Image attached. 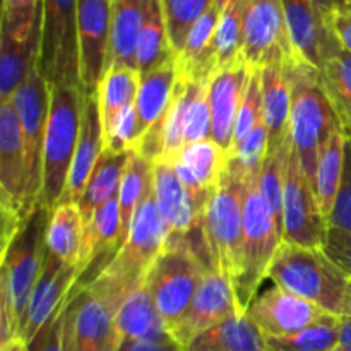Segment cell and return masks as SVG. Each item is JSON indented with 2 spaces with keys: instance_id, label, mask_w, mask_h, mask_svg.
<instances>
[{
  "instance_id": "6da1fadb",
  "label": "cell",
  "mask_w": 351,
  "mask_h": 351,
  "mask_svg": "<svg viewBox=\"0 0 351 351\" xmlns=\"http://www.w3.org/2000/svg\"><path fill=\"white\" fill-rule=\"evenodd\" d=\"M51 211L38 208L16 239L2 252L0 267V345L21 336L31 295L47 252V228Z\"/></svg>"
},
{
  "instance_id": "7a4b0ae2",
  "label": "cell",
  "mask_w": 351,
  "mask_h": 351,
  "mask_svg": "<svg viewBox=\"0 0 351 351\" xmlns=\"http://www.w3.org/2000/svg\"><path fill=\"white\" fill-rule=\"evenodd\" d=\"M267 280L319 305L328 314L345 315L351 280L329 259L322 247L281 242Z\"/></svg>"
},
{
  "instance_id": "3957f363",
  "label": "cell",
  "mask_w": 351,
  "mask_h": 351,
  "mask_svg": "<svg viewBox=\"0 0 351 351\" xmlns=\"http://www.w3.org/2000/svg\"><path fill=\"white\" fill-rule=\"evenodd\" d=\"M291 71L290 139L300 158L302 168L314 189L319 153L332 130L339 129L338 115L322 88L315 67L304 60H293Z\"/></svg>"
},
{
  "instance_id": "277c9868",
  "label": "cell",
  "mask_w": 351,
  "mask_h": 351,
  "mask_svg": "<svg viewBox=\"0 0 351 351\" xmlns=\"http://www.w3.org/2000/svg\"><path fill=\"white\" fill-rule=\"evenodd\" d=\"M50 95L43 143L40 208L55 209L65 194L81 132L84 91L79 86H55Z\"/></svg>"
},
{
  "instance_id": "5b68a950",
  "label": "cell",
  "mask_w": 351,
  "mask_h": 351,
  "mask_svg": "<svg viewBox=\"0 0 351 351\" xmlns=\"http://www.w3.org/2000/svg\"><path fill=\"white\" fill-rule=\"evenodd\" d=\"M259 173L247 178L242 247L239 269L232 283L237 305L242 314H245L249 305L257 297L264 280H267L271 263L283 242L280 225L261 195Z\"/></svg>"
},
{
  "instance_id": "8992f818",
  "label": "cell",
  "mask_w": 351,
  "mask_h": 351,
  "mask_svg": "<svg viewBox=\"0 0 351 351\" xmlns=\"http://www.w3.org/2000/svg\"><path fill=\"white\" fill-rule=\"evenodd\" d=\"M168 240L170 228L158 208L156 197L151 189L134 213L129 237L123 247L105 273L93 283L127 297L146 280L154 261L167 249Z\"/></svg>"
},
{
  "instance_id": "52a82bcc",
  "label": "cell",
  "mask_w": 351,
  "mask_h": 351,
  "mask_svg": "<svg viewBox=\"0 0 351 351\" xmlns=\"http://www.w3.org/2000/svg\"><path fill=\"white\" fill-rule=\"evenodd\" d=\"M38 209L31 195V178L19 117L12 99L0 101V215L2 252L7 250L29 216Z\"/></svg>"
},
{
  "instance_id": "ba28073f",
  "label": "cell",
  "mask_w": 351,
  "mask_h": 351,
  "mask_svg": "<svg viewBox=\"0 0 351 351\" xmlns=\"http://www.w3.org/2000/svg\"><path fill=\"white\" fill-rule=\"evenodd\" d=\"M245 191L247 177L226 167L202 213V237L209 266L230 283H233L239 269Z\"/></svg>"
},
{
  "instance_id": "9c48e42d",
  "label": "cell",
  "mask_w": 351,
  "mask_h": 351,
  "mask_svg": "<svg viewBox=\"0 0 351 351\" xmlns=\"http://www.w3.org/2000/svg\"><path fill=\"white\" fill-rule=\"evenodd\" d=\"M209 267L208 261L185 242L167 245L151 266L146 285L170 332L191 307Z\"/></svg>"
},
{
  "instance_id": "30bf717a",
  "label": "cell",
  "mask_w": 351,
  "mask_h": 351,
  "mask_svg": "<svg viewBox=\"0 0 351 351\" xmlns=\"http://www.w3.org/2000/svg\"><path fill=\"white\" fill-rule=\"evenodd\" d=\"M79 0L41 2L40 71L50 88L81 86L77 36Z\"/></svg>"
},
{
  "instance_id": "8fae6325",
  "label": "cell",
  "mask_w": 351,
  "mask_h": 351,
  "mask_svg": "<svg viewBox=\"0 0 351 351\" xmlns=\"http://www.w3.org/2000/svg\"><path fill=\"white\" fill-rule=\"evenodd\" d=\"M125 297L91 283L84 290H72L67 305L69 336L72 351H119L122 345L117 312Z\"/></svg>"
},
{
  "instance_id": "7c38bea8",
  "label": "cell",
  "mask_w": 351,
  "mask_h": 351,
  "mask_svg": "<svg viewBox=\"0 0 351 351\" xmlns=\"http://www.w3.org/2000/svg\"><path fill=\"white\" fill-rule=\"evenodd\" d=\"M281 240L302 247H322L328 233V221L319 209L314 189L302 168L293 144L285 161L283 218Z\"/></svg>"
},
{
  "instance_id": "4fadbf2b",
  "label": "cell",
  "mask_w": 351,
  "mask_h": 351,
  "mask_svg": "<svg viewBox=\"0 0 351 351\" xmlns=\"http://www.w3.org/2000/svg\"><path fill=\"white\" fill-rule=\"evenodd\" d=\"M51 89L45 75L41 74L40 64L31 69L23 84L14 93L12 103L19 117L23 130L24 147H26L27 168L31 178V195L40 208L41 195V171H43V143L47 132L48 113H50Z\"/></svg>"
},
{
  "instance_id": "5bb4252c",
  "label": "cell",
  "mask_w": 351,
  "mask_h": 351,
  "mask_svg": "<svg viewBox=\"0 0 351 351\" xmlns=\"http://www.w3.org/2000/svg\"><path fill=\"white\" fill-rule=\"evenodd\" d=\"M274 58H298L288 33L283 3L281 0H245L242 60L250 69H261Z\"/></svg>"
},
{
  "instance_id": "9a60e30c",
  "label": "cell",
  "mask_w": 351,
  "mask_h": 351,
  "mask_svg": "<svg viewBox=\"0 0 351 351\" xmlns=\"http://www.w3.org/2000/svg\"><path fill=\"white\" fill-rule=\"evenodd\" d=\"M41 9L34 16L9 19L0 26V101L12 99L26 75L40 64Z\"/></svg>"
},
{
  "instance_id": "2e32d148",
  "label": "cell",
  "mask_w": 351,
  "mask_h": 351,
  "mask_svg": "<svg viewBox=\"0 0 351 351\" xmlns=\"http://www.w3.org/2000/svg\"><path fill=\"white\" fill-rule=\"evenodd\" d=\"M81 274V267L62 263L47 249L41 274L38 278L33 295H31L29 307H27L26 319H24L23 331H21V338L27 345H33L38 336L67 305L72 295V288L77 283Z\"/></svg>"
},
{
  "instance_id": "e0dca14e",
  "label": "cell",
  "mask_w": 351,
  "mask_h": 351,
  "mask_svg": "<svg viewBox=\"0 0 351 351\" xmlns=\"http://www.w3.org/2000/svg\"><path fill=\"white\" fill-rule=\"evenodd\" d=\"M77 36L81 86L84 96H91L110 67L112 0H79Z\"/></svg>"
},
{
  "instance_id": "ac0fdd59",
  "label": "cell",
  "mask_w": 351,
  "mask_h": 351,
  "mask_svg": "<svg viewBox=\"0 0 351 351\" xmlns=\"http://www.w3.org/2000/svg\"><path fill=\"white\" fill-rule=\"evenodd\" d=\"M266 338L297 335L328 312L278 285L259 291L245 312Z\"/></svg>"
},
{
  "instance_id": "d6986e66",
  "label": "cell",
  "mask_w": 351,
  "mask_h": 351,
  "mask_svg": "<svg viewBox=\"0 0 351 351\" xmlns=\"http://www.w3.org/2000/svg\"><path fill=\"white\" fill-rule=\"evenodd\" d=\"M239 312L232 283L218 271L209 267L202 276L191 307L170 335L180 345L187 346L195 336Z\"/></svg>"
},
{
  "instance_id": "ffe728a7",
  "label": "cell",
  "mask_w": 351,
  "mask_h": 351,
  "mask_svg": "<svg viewBox=\"0 0 351 351\" xmlns=\"http://www.w3.org/2000/svg\"><path fill=\"white\" fill-rule=\"evenodd\" d=\"M165 160L171 161L182 184L204 206L228 167V153L213 139L184 144Z\"/></svg>"
},
{
  "instance_id": "44dd1931",
  "label": "cell",
  "mask_w": 351,
  "mask_h": 351,
  "mask_svg": "<svg viewBox=\"0 0 351 351\" xmlns=\"http://www.w3.org/2000/svg\"><path fill=\"white\" fill-rule=\"evenodd\" d=\"M250 67L243 60L216 71L209 79L213 137L228 153Z\"/></svg>"
},
{
  "instance_id": "7402d4cb",
  "label": "cell",
  "mask_w": 351,
  "mask_h": 351,
  "mask_svg": "<svg viewBox=\"0 0 351 351\" xmlns=\"http://www.w3.org/2000/svg\"><path fill=\"white\" fill-rule=\"evenodd\" d=\"M297 58H274L261 67L263 77V122L269 137V153L281 149L290 136L291 62Z\"/></svg>"
},
{
  "instance_id": "603a6c76",
  "label": "cell",
  "mask_w": 351,
  "mask_h": 351,
  "mask_svg": "<svg viewBox=\"0 0 351 351\" xmlns=\"http://www.w3.org/2000/svg\"><path fill=\"white\" fill-rule=\"evenodd\" d=\"M103 151H105V132H103L98 96H86L77 147H75L74 161L69 173L67 189L60 202H77L79 204Z\"/></svg>"
},
{
  "instance_id": "cb8c5ba5",
  "label": "cell",
  "mask_w": 351,
  "mask_h": 351,
  "mask_svg": "<svg viewBox=\"0 0 351 351\" xmlns=\"http://www.w3.org/2000/svg\"><path fill=\"white\" fill-rule=\"evenodd\" d=\"M281 3L295 53L319 71L322 51L331 36L328 21L312 0H281Z\"/></svg>"
},
{
  "instance_id": "d4e9b609",
  "label": "cell",
  "mask_w": 351,
  "mask_h": 351,
  "mask_svg": "<svg viewBox=\"0 0 351 351\" xmlns=\"http://www.w3.org/2000/svg\"><path fill=\"white\" fill-rule=\"evenodd\" d=\"M319 75L339 123L346 132H351V53L343 47L332 29L322 51Z\"/></svg>"
},
{
  "instance_id": "484cf974",
  "label": "cell",
  "mask_w": 351,
  "mask_h": 351,
  "mask_svg": "<svg viewBox=\"0 0 351 351\" xmlns=\"http://www.w3.org/2000/svg\"><path fill=\"white\" fill-rule=\"evenodd\" d=\"M185 351H267V338L247 314H233L195 336Z\"/></svg>"
},
{
  "instance_id": "4316f807",
  "label": "cell",
  "mask_w": 351,
  "mask_h": 351,
  "mask_svg": "<svg viewBox=\"0 0 351 351\" xmlns=\"http://www.w3.org/2000/svg\"><path fill=\"white\" fill-rule=\"evenodd\" d=\"M177 77V58L167 62L154 71L141 74V86L136 98L139 143L167 113L173 98Z\"/></svg>"
},
{
  "instance_id": "83f0119b",
  "label": "cell",
  "mask_w": 351,
  "mask_h": 351,
  "mask_svg": "<svg viewBox=\"0 0 351 351\" xmlns=\"http://www.w3.org/2000/svg\"><path fill=\"white\" fill-rule=\"evenodd\" d=\"M117 328L122 341L153 339L170 335L146 280L127 295L117 312Z\"/></svg>"
},
{
  "instance_id": "f1b7e54d",
  "label": "cell",
  "mask_w": 351,
  "mask_h": 351,
  "mask_svg": "<svg viewBox=\"0 0 351 351\" xmlns=\"http://www.w3.org/2000/svg\"><path fill=\"white\" fill-rule=\"evenodd\" d=\"M82 247L84 218L81 208L77 202H60L51 209L47 228V249L62 263L81 267Z\"/></svg>"
},
{
  "instance_id": "f546056e",
  "label": "cell",
  "mask_w": 351,
  "mask_h": 351,
  "mask_svg": "<svg viewBox=\"0 0 351 351\" xmlns=\"http://www.w3.org/2000/svg\"><path fill=\"white\" fill-rule=\"evenodd\" d=\"M147 0H112L110 65L137 69L136 53Z\"/></svg>"
},
{
  "instance_id": "4dcf8cb0",
  "label": "cell",
  "mask_w": 351,
  "mask_h": 351,
  "mask_svg": "<svg viewBox=\"0 0 351 351\" xmlns=\"http://www.w3.org/2000/svg\"><path fill=\"white\" fill-rule=\"evenodd\" d=\"M346 130L343 127L332 130L331 136L322 144L315 170L314 194L317 199L319 209L328 221L335 208L339 187L345 170V153H346Z\"/></svg>"
},
{
  "instance_id": "1f68e13d",
  "label": "cell",
  "mask_w": 351,
  "mask_h": 351,
  "mask_svg": "<svg viewBox=\"0 0 351 351\" xmlns=\"http://www.w3.org/2000/svg\"><path fill=\"white\" fill-rule=\"evenodd\" d=\"M139 86L141 74L137 69H130L127 65L119 64L110 65L106 74L103 75L101 82H99L98 91H96L105 137L115 125L117 119L122 115L123 110L136 103Z\"/></svg>"
},
{
  "instance_id": "d6a6232c",
  "label": "cell",
  "mask_w": 351,
  "mask_h": 351,
  "mask_svg": "<svg viewBox=\"0 0 351 351\" xmlns=\"http://www.w3.org/2000/svg\"><path fill=\"white\" fill-rule=\"evenodd\" d=\"M173 48L168 38L167 21H165L163 7L160 0H147L144 12L143 27H141L139 41H137V71L139 74L154 71L167 62L175 60Z\"/></svg>"
},
{
  "instance_id": "836d02e7",
  "label": "cell",
  "mask_w": 351,
  "mask_h": 351,
  "mask_svg": "<svg viewBox=\"0 0 351 351\" xmlns=\"http://www.w3.org/2000/svg\"><path fill=\"white\" fill-rule=\"evenodd\" d=\"M130 153H112L108 149L103 151L101 158L98 160L91 178H89L84 195L79 201L84 225L91 219L96 209L101 208L105 202H108L115 195H119V189L122 184L123 173H125L127 163H129Z\"/></svg>"
},
{
  "instance_id": "e575fe53",
  "label": "cell",
  "mask_w": 351,
  "mask_h": 351,
  "mask_svg": "<svg viewBox=\"0 0 351 351\" xmlns=\"http://www.w3.org/2000/svg\"><path fill=\"white\" fill-rule=\"evenodd\" d=\"M243 14H245V0H233L221 10L211 43V60L215 72L242 60Z\"/></svg>"
},
{
  "instance_id": "d590c367",
  "label": "cell",
  "mask_w": 351,
  "mask_h": 351,
  "mask_svg": "<svg viewBox=\"0 0 351 351\" xmlns=\"http://www.w3.org/2000/svg\"><path fill=\"white\" fill-rule=\"evenodd\" d=\"M153 189V163L132 151L119 189L120 221H122V247L129 237L134 213Z\"/></svg>"
},
{
  "instance_id": "8d00e7d4",
  "label": "cell",
  "mask_w": 351,
  "mask_h": 351,
  "mask_svg": "<svg viewBox=\"0 0 351 351\" xmlns=\"http://www.w3.org/2000/svg\"><path fill=\"white\" fill-rule=\"evenodd\" d=\"M341 317L324 314L297 335L267 338V351H335L339 346Z\"/></svg>"
},
{
  "instance_id": "74e56055",
  "label": "cell",
  "mask_w": 351,
  "mask_h": 351,
  "mask_svg": "<svg viewBox=\"0 0 351 351\" xmlns=\"http://www.w3.org/2000/svg\"><path fill=\"white\" fill-rule=\"evenodd\" d=\"M167 21L168 38L175 55H180L189 31L213 7L215 0H160Z\"/></svg>"
},
{
  "instance_id": "f35d334b",
  "label": "cell",
  "mask_w": 351,
  "mask_h": 351,
  "mask_svg": "<svg viewBox=\"0 0 351 351\" xmlns=\"http://www.w3.org/2000/svg\"><path fill=\"white\" fill-rule=\"evenodd\" d=\"M290 147L291 139L290 136H288V139L285 141V144L281 146L280 151L267 154L266 161H264L259 173L261 195L264 197L267 208L271 209V213H273L274 219H276L281 230H283V226H281V218H283L285 161H287L288 153H290Z\"/></svg>"
},
{
  "instance_id": "ab89813d",
  "label": "cell",
  "mask_w": 351,
  "mask_h": 351,
  "mask_svg": "<svg viewBox=\"0 0 351 351\" xmlns=\"http://www.w3.org/2000/svg\"><path fill=\"white\" fill-rule=\"evenodd\" d=\"M261 122H263V77H261V69H250L228 154H232Z\"/></svg>"
},
{
  "instance_id": "60d3db41",
  "label": "cell",
  "mask_w": 351,
  "mask_h": 351,
  "mask_svg": "<svg viewBox=\"0 0 351 351\" xmlns=\"http://www.w3.org/2000/svg\"><path fill=\"white\" fill-rule=\"evenodd\" d=\"M267 154H269V137H267L266 125L261 122L250 132V136L232 154H228V168L249 178L259 173Z\"/></svg>"
},
{
  "instance_id": "b9f144b4",
  "label": "cell",
  "mask_w": 351,
  "mask_h": 351,
  "mask_svg": "<svg viewBox=\"0 0 351 351\" xmlns=\"http://www.w3.org/2000/svg\"><path fill=\"white\" fill-rule=\"evenodd\" d=\"M185 144L213 137L211 105H209V81H197L185 112Z\"/></svg>"
},
{
  "instance_id": "7bdbcfd3",
  "label": "cell",
  "mask_w": 351,
  "mask_h": 351,
  "mask_svg": "<svg viewBox=\"0 0 351 351\" xmlns=\"http://www.w3.org/2000/svg\"><path fill=\"white\" fill-rule=\"evenodd\" d=\"M139 144V122H137L136 103L123 110L105 137V149L112 153H130Z\"/></svg>"
},
{
  "instance_id": "ee69618b",
  "label": "cell",
  "mask_w": 351,
  "mask_h": 351,
  "mask_svg": "<svg viewBox=\"0 0 351 351\" xmlns=\"http://www.w3.org/2000/svg\"><path fill=\"white\" fill-rule=\"evenodd\" d=\"M346 153L345 170H343L341 187L336 197L335 208L328 219V226L345 230L351 233V134L346 132Z\"/></svg>"
},
{
  "instance_id": "f6af8a7d",
  "label": "cell",
  "mask_w": 351,
  "mask_h": 351,
  "mask_svg": "<svg viewBox=\"0 0 351 351\" xmlns=\"http://www.w3.org/2000/svg\"><path fill=\"white\" fill-rule=\"evenodd\" d=\"M72 290H74V288H72ZM69 300H71V298H69ZM67 305H65V307L62 308L60 314L47 326V329L38 336L36 341L29 346L31 351H72L71 336H69Z\"/></svg>"
},
{
  "instance_id": "bcb514c9",
  "label": "cell",
  "mask_w": 351,
  "mask_h": 351,
  "mask_svg": "<svg viewBox=\"0 0 351 351\" xmlns=\"http://www.w3.org/2000/svg\"><path fill=\"white\" fill-rule=\"evenodd\" d=\"M322 249L329 259L351 280V233L328 226Z\"/></svg>"
},
{
  "instance_id": "7dc6e473",
  "label": "cell",
  "mask_w": 351,
  "mask_h": 351,
  "mask_svg": "<svg viewBox=\"0 0 351 351\" xmlns=\"http://www.w3.org/2000/svg\"><path fill=\"white\" fill-rule=\"evenodd\" d=\"M119 351H185L171 335L153 339H136V341H123Z\"/></svg>"
},
{
  "instance_id": "c3c4849f",
  "label": "cell",
  "mask_w": 351,
  "mask_h": 351,
  "mask_svg": "<svg viewBox=\"0 0 351 351\" xmlns=\"http://www.w3.org/2000/svg\"><path fill=\"white\" fill-rule=\"evenodd\" d=\"M326 21L343 47L351 53V5L336 7Z\"/></svg>"
},
{
  "instance_id": "681fc988",
  "label": "cell",
  "mask_w": 351,
  "mask_h": 351,
  "mask_svg": "<svg viewBox=\"0 0 351 351\" xmlns=\"http://www.w3.org/2000/svg\"><path fill=\"white\" fill-rule=\"evenodd\" d=\"M43 0H3L2 16L9 19L34 16L41 9Z\"/></svg>"
},
{
  "instance_id": "f907efd6",
  "label": "cell",
  "mask_w": 351,
  "mask_h": 351,
  "mask_svg": "<svg viewBox=\"0 0 351 351\" xmlns=\"http://www.w3.org/2000/svg\"><path fill=\"white\" fill-rule=\"evenodd\" d=\"M339 346L351 348V317L341 315V328H339Z\"/></svg>"
},
{
  "instance_id": "816d5d0a",
  "label": "cell",
  "mask_w": 351,
  "mask_h": 351,
  "mask_svg": "<svg viewBox=\"0 0 351 351\" xmlns=\"http://www.w3.org/2000/svg\"><path fill=\"white\" fill-rule=\"evenodd\" d=\"M0 351H31V348L21 336H16L10 341L0 345Z\"/></svg>"
},
{
  "instance_id": "f5cc1de1",
  "label": "cell",
  "mask_w": 351,
  "mask_h": 351,
  "mask_svg": "<svg viewBox=\"0 0 351 351\" xmlns=\"http://www.w3.org/2000/svg\"><path fill=\"white\" fill-rule=\"evenodd\" d=\"M312 2H314V5L317 7L319 12H321L324 17H328L329 14L338 7L336 0H312Z\"/></svg>"
},
{
  "instance_id": "db71d44e",
  "label": "cell",
  "mask_w": 351,
  "mask_h": 351,
  "mask_svg": "<svg viewBox=\"0 0 351 351\" xmlns=\"http://www.w3.org/2000/svg\"><path fill=\"white\" fill-rule=\"evenodd\" d=\"M345 315L351 317V283H350V291H348V298H346V307H345Z\"/></svg>"
},
{
  "instance_id": "11a10c76",
  "label": "cell",
  "mask_w": 351,
  "mask_h": 351,
  "mask_svg": "<svg viewBox=\"0 0 351 351\" xmlns=\"http://www.w3.org/2000/svg\"><path fill=\"white\" fill-rule=\"evenodd\" d=\"M232 2H233V0H215V5L218 7L219 10H223L226 5H230Z\"/></svg>"
},
{
  "instance_id": "9f6ffc18",
  "label": "cell",
  "mask_w": 351,
  "mask_h": 351,
  "mask_svg": "<svg viewBox=\"0 0 351 351\" xmlns=\"http://www.w3.org/2000/svg\"><path fill=\"white\" fill-rule=\"evenodd\" d=\"M338 7H345V5H351V0H336Z\"/></svg>"
},
{
  "instance_id": "6f0895ef",
  "label": "cell",
  "mask_w": 351,
  "mask_h": 351,
  "mask_svg": "<svg viewBox=\"0 0 351 351\" xmlns=\"http://www.w3.org/2000/svg\"><path fill=\"white\" fill-rule=\"evenodd\" d=\"M335 351H351V348H346V346H338Z\"/></svg>"
},
{
  "instance_id": "680465c9",
  "label": "cell",
  "mask_w": 351,
  "mask_h": 351,
  "mask_svg": "<svg viewBox=\"0 0 351 351\" xmlns=\"http://www.w3.org/2000/svg\"><path fill=\"white\" fill-rule=\"evenodd\" d=\"M348 134H351V132H348Z\"/></svg>"
}]
</instances>
